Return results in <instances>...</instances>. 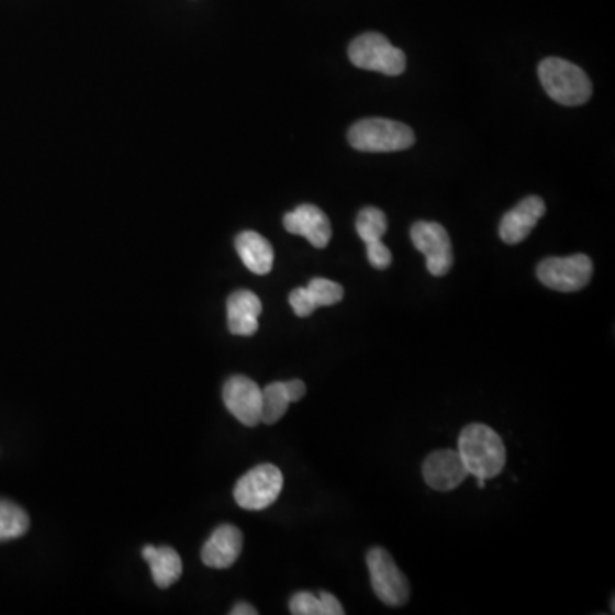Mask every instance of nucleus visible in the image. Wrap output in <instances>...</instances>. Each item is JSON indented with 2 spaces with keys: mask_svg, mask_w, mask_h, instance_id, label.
Wrapping results in <instances>:
<instances>
[{
  "mask_svg": "<svg viewBox=\"0 0 615 615\" xmlns=\"http://www.w3.org/2000/svg\"><path fill=\"white\" fill-rule=\"evenodd\" d=\"M546 214V202L540 197L532 195L523 199L518 205L503 215L500 224V236L507 245H516L527 239L532 230Z\"/></svg>",
  "mask_w": 615,
  "mask_h": 615,
  "instance_id": "11",
  "label": "nucleus"
},
{
  "mask_svg": "<svg viewBox=\"0 0 615 615\" xmlns=\"http://www.w3.org/2000/svg\"><path fill=\"white\" fill-rule=\"evenodd\" d=\"M412 243L426 257V267L431 276L443 277L454 266V248L450 236L438 223L420 221L411 230Z\"/></svg>",
  "mask_w": 615,
  "mask_h": 615,
  "instance_id": "8",
  "label": "nucleus"
},
{
  "mask_svg": "<svg viewBox=\"0 0 615 615\" xmlns=\"http://www.w3.org/2000/svg\"><path fill=\"white\" fill-rule=\"evenodd\" d=\"M284 227L291 235L303 236L315 248H325L332 238L327 214L316 205L304 204L284 215Z\"/></svg>",
  "mask_w": 615,
  "mask_h": 615,
  "instance_id": "12",
  "label": "nucleus"
},
{
  "mask_svg": "<svg viewBox=\"0 0 615 615\" xmlns=\"http://www.w3.org/2000/svg\"><path fill=\"white\" fill-rule=\"evenodd\" d=\"M350 62L359 69L373 70L384 76H400L407 67L405 54L380 33H362L349 45Z\"/></svg>",
  "mask_w": 615,
  "mask_h": 615,
  "instance_id": "4",
  "label": "nucleus"
},
{
  "mask_svg": "<svg viewBox=\"0 0 615 615\" xmlns=\"http://www.w3.org/2000/svg\"><path fill=\"white\" fill-rule=\"evenodd\" d=\"M260 313L261 301L255 292L242 289L227 298V328L233 335L250 337L257 334Z\"/></svg>",
  "mask_w": 615,
  "mask_h": 615,
  "instance_id": "14",
  "label": "nucleus"
},
{
  "mask_svg": "<svg viewBox=\"0 0 615 615\" xmlns=\"http://www.w3.org/2000/svg\"><path fill=\"white\" fill-rule=\"evenodd\" d=\"M592 258L583 254L546 258L537 267L538 281L559 292L581 291L592 281Z\"/></svg>",
  "mask_w": 615,
  "mask_h": 615,
  "instance_id": "6",
  "label": "nucleus"
},
{
  "mask_svg": "<svg viewBox=\"0 0 615 615\" xmlns=\"http://www.w3.org/2000/svg\"><path fill=\"white\" fill-rule=\"evenodd\" d=\"M289 611L294 615H322V604L313 593L300 592L289 602Z\"/></svg>",
  "mask_w": 615,
  "mask_h": 615,
  "instance_id": "21",
  "label": "nucleus"
},
{
  "mask_svg": "<svg viewBox=\"0 0 615 615\" xmlns=\"http://www.w3.org/2000/svg\"><path fill=\"white\" fill-rule=\"evenodd\" d=\"M284 387L291 404L292 402H300L306 395V384L301 380L284 381Z\"/></svg>",
  "mask_w": 615,
  "mask_h": 615,
  "instance_id": "25",
  "label": "nucleus"
},
{
  "mask_svg": "<svg viewBox=\"0 0 615 615\" xmlns=\"http://www.w3.org/2000/svg\"><path fill=\"white\" fill-rule=\"evenodd\" d=\"M224 405L233 417L248 427H255L260 423L261 412V389L243 374L231 377L224 383L223 389Z\"/></svg>",
  "mask_w": 615,
  "mask_h": 615,
  "instance_id": "9",
  "label": "nucleus"
},
{
  "mask_svg": "<svg viewBox=\"0 0 615 615\" xmlns=\"http://www.w3.org/2000/svg\"><path fill=\"white\" fill-rule=\"evenodd\" d=\"M243 534L235 525H221L202 547V562L209 568L227 569L238 561Z\"/></svg>",
  "mask_w": 615,
  "mask_h": 615,
  "instance_id": "13",
  "label": "nucleus"
},
{
  "mask_svg": "<svg viewBox=\"0 0 615 615\" xmlns=\"http://www.w3.org/2000/svg\"><path fill=\"white\" fill-rule=\"evenodd\" d=\"M350 146L362 153H395L414 146L415 135L405 123L389 119H366L347 132Z\"/></svg>",
  "mask_w": 615,
  "mask_h": 615,
  "instance_id": "3",
  "label": "nucleus"
},
{
  "mask_svg": "<svg viewBox=\"0 0 615 615\" xmlns=\"http://www.w3.org/2000/svg\"><path fill=\"white\" fill-rule=\"evenodd\" d=\"M366 562L371 577V586L378 599L390 607L407 604L411 586L392 556L381 547H374L366 556Z\"/></svg>",
  "mask_w": 615,
  "mask_h": 615,
  "instance_id": "7",
  "label": "nucleus"
},
{
  "mask_svg": "<svg viewBox=\"0 0 615 615\" xmlns=\"http://www.w3.org/2000/svg\"><path fill=\"white\" fill-rule=\"evenodd\" d=\"M320 604H322V615H344L343 604L335 599L332 593L322 592L318 595Z\"/></svg>",
  "mask_w": 615,
  "mask_h": 615,
  "instance_id": "24",
  "label": "nucleus"
},
{
  "mask_svg": "<svg viewBox=\"0 0 615 615\" xmlns=\"http://www.w3.org/2000/svg\"><path fill=\"white\" fill-rule=\"evenodd\" d=\"M538 77L547 94L564 107H580L592 98L590 77L564 58H544L538 66Z\"/></svg>",
  "mask_w": 615,
  "mask_h": 615,
  "instance_id": "2",
  "label": "nucleus"
},
{
  "mask_svg": "<svg viewBox=\"0 0 615 615\" xmlns=\"http://www.w3.org/2000/svg\"><path fill=\"white\" fill-rule=\"evenodd\" d=\"M423 476L431 489L454 491L469 477V470L458 451L438 450L424 461Z\"/></svg>",
  "mask_w": 615,
  "mask_h": 615,
  "instance_id": "10",
  "label": "nucleus"
},
{
  "mask_svg": "<svg viewBox=\"0 0 615 615\" xmlns=\"http://www.w3.org/2000/svg\"><path fill=\"white\" fill-rule=\"evenodd\" d=\"M144 561H147L154 583L159 589H169L177 583L183 573L180 554L171 547L146 546L143 549Z\"/></svg>",
  "mask_w": 615,
  "mask_h": 615,
  "instance_id": "16",
  "label": "nucleus"
},
{
  "mask_svg": "<svg viewBox=\"0 0 615 615\" xmlns=\"http://www.w3.org/2000/svg\"><path fill=\"white\" fill-rule=\"evenodd\" d=\"M284 477L272 463H261L248 470L236 482L235 501L246 512H261L281 496Z\"/></svg>",
  "mask_w": 615,
  "mask_h": 615,
  "instance_id": "5",
  "label": "nucleus"
},
{
  "mask_svg": "<svg viewBox=\"0 0 615 615\" xmlns=\"http://www.w3.org/2000/svg\"><path fill=\"white\" fill-rule=\"evenodd\" d=\"M366 254H368L369 264L374 269L384 270L392 266V251L389 250V246L384 245L381 239L366 243Z\"/></svg>",
  "mask_w": 615,
  "mask_h": 615,
  "instance_id": "23",
  "label": "nucleus"
},
{
  "mask_svg": "<svg viewBox=\"0 0 615 615\" xmlns=\"http://www.w3.org/2000/svg\"><path fill=\"white\" fill-rule=\"evenodd\" d=\"M30 530V516L23 507L11 501L0 500V543L23 537Z\"/></svg>",
  "mask_w": 615,
  "mask_h": 615,
  "instance_id": "18",
  "label": "nucleus"
},
{
  "mask_svg": "<svg viewBox=\"0 0 615 615\" xmlns=\"http://www.w3.org/2000/svg\"><path fill=\"white\" fill-rule=\"evenodd\" d=\"M477 488H479V489H484L485 488L484 479H477Z\"/></svg>",
  "mask_w": 615,
  "mask_h": 615,
  "instance_id": "27",
  "label": "nucleus"
},
{
  "mask_svg": "<svg viewBox=\"0 0 615 615\" xmlns=\"http://www.w3.org/2000/svg\"><path fill=\"white\" fill-rule=\"evenodd\" d=\"M458 455L466 463L469 476L492 479L503 472L506 448L496 431L485 424H469L458 436Z\"/></svg>",
  "mask_w": 615,
  "mask_h": 615,
  "instance_id": "1",
  "label": "nucleus"
},
{
  "mask_svg": "<svg viewBox=\"0 0 615 615\" xmlns=\"http://www.w3.org/2000/svg\"><path fill=\"white\" fill-rule=\"evenodd\" d=\"M289 400L286 392L284 381H273L261 390L260 423L276 424L281 421L288 412Z\"/></svg>",
  "mask_w": 615,
  "mask_h": 615,
  "instance_id": "17",
  "label": "nucleus"
},
{
  "mask_svg": "<svg viewBox=\"0 0 615 615\" xmlns=\"http://www.w3.org/2000/svg\"><path fill=\"white\" fill-rule=\"evenodd\" d=\"M308 291L312 294L313 301H315L316 306H334V304L340 303L344 298V288L337 282L328 281V279H323V277H316L312 279L310 284L306 286Z\"/></svg>",
  "mask_w": 615,
  "mask_h": 615,
  "instance_id": "20",
  "label": "nucleus"
},
{
  "mask_svg": "<svg viewBox=\"0 0 615 615\" xmlns=\"http://www.w3.org/2000/svg\"><path fill=\"white\" fill-rule=\"evenodd\" d=\"M289 304H291L292 312L297 313L300 318H306L318 308L306 288L294 289L289 294Z\"/></svg>",
  "mask_w": 615,
  "mask_h": 615,
  "instance_id": "22",
  "label": "nucleus"
},
{
  "mask_svg": "<svg viewBox=\"0 0 615 615\" xmlns=\"http://www.w3.org/2000/svg\"><path fill=\"white\" fill-rule=\"evenodd\" d=\"M389 230V220L383 211L377 208L362 209L356 221V231L359 238L365 243L377 242L383 238L384 233Z\"/></svg>",
  "mask_w": 615,
  "mask_h": 615,
  "instance_id": "19",
  "label": "nucleus"
},
{
  "mask_svg": "<svg viewBox=\"0 0 615 615\" xmlns=\"http://www.w3.org/2000/svg\"><path fill=\"white\" fill-rule=\"evenodd\" d=\"M257 608L251 607L250 604H236L235 608L231 611V615H257Z\"/></svg>",
  "mask_w": 615,
  "mask_h": 615,
  "instance_id": "26",
  "label": "nucleus"
},
{
  "mask_svg": "<svg viewBox=\"0 0 615 615\" xmlns=\"http://www.w3.org/2000/svg\"><path fill=\"white\" fill-rule=\"evenodd\" d=\"M236 251L246 269L257 276H266L273 267V248L255 231H243L235 239Z\"/></svg>",
  "mask_w": 615,
  "mask_h": 615,
  "instance_id": "15",
  "label": "nucleus"
}]
</instances>
